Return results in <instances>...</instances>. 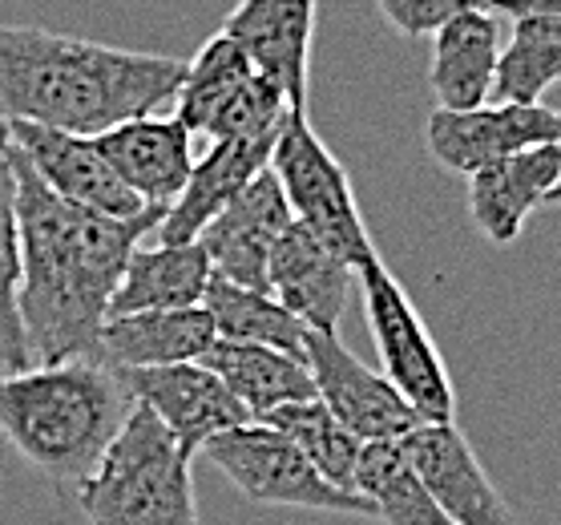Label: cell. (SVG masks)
<instances>
[{
  "label": "cell",
  "mask_w": 561,
  "mask_h": 525,
  "mask_svg": "<svg viewBox=\"0 0 561 525\" xmlns=\"http://www.w3.org/2000/svg\"><path fill=\"white\" fill-rule=\"evenodd\" d=\"M16 179V227H21V292L16 308L25 323L33 364L98 356V335L110 320V299L126 271L129 251L153 235L167 206H146L134 218H110L65 203L33 174L9 141Z\"/></svg>",
  "instance_id": "1"
},
{
  "label": "cell",
  "mask_w": 561,
  "mask_h": 525,
  "mask_svg": "<svg viewBox=\"0 0 561 525\" xmlns=\"http://www.w3.org/2000/svg\"><path fill=\"white\" fill-rule=\"evenodd\" d=\"M186 61L69 37L37 25H0V117L102 134L174 102Z\"/></svg>",
  "instance_id": "2"
},
{
  "label": "cell",
  "mask_w": 561,
  "mask_h": 525,
  "mask_svg": "<svg viewBox=\"0 0 561 525\" xmlns=\"http://www.w3.org/2000/svg\"><path fill=\"white\" fill-rule=\"evenodd\" d=\"M134 397L102 356L0 376V433L57 486H81L122 433Z\"/></svg>",
  "instance_id": "3"
},
{
  "label": "cell",
  "mask_w": 561,
  "mask_h": 525,
  "mask_svg": "<svg viewBox=\"0 0 561 525\" xmlns=\"http://www.w3.org/2000/svg\"><path fill=\"white\" fill-rule=\"evenodd\" d=\"M77 501L90 525H203L191 457L138 400Z\"/></svg>",
  "instance_id": "4"
},
{
  "label": "cell",
  "mask_w": 561,
  "mask_h": 525,
  "mask_svg": "<svg viewBox=\"0 0 561 525\" xmlns=\"http://www.w3.org/2000/svg\"><path fill=\"white\" fill-rule=\"evenodd\" d=\"M271 170L287 194L295 222H304L307 231L319 235L335 255L347 259L352 267H364L368 259L380 255L368 235V222L359 215L347 167L307 122V110L287 114L275 150H271Z\"/></svg>",
  "instance_id": "5"
},
{
  "label": "cell",
  "mask_w": 561,
  "mask_h": 525,
  "mask_svg": "<svg viewBox=\"0 0 561 525\" xmlns=\"http://www.w3.org/2000/svg\"><path fill=\"white\" fill-rule=\"evenodd\" d=\"M356 287L364 292V311H368L383 376L392 380V388L409 400L424 424H448L457 416V388H453L445 356L409 292L383 267L380 255L356 267Z\"/></svg>",
  "instance_id": "6"
},
{
  "label": "cell",
  "mask_w": 561,
  "mask_h": 525,
  "mask_svg": "<svg viewBox=\"0 0 561 525\" xmlns=\"http://www.w3.org/2000/svg\"><path fill=\"white\" fill-rule=\"evenodd\" d=\"M210 465L247 501L271 510H311L340 517H371V505L352 489L332 486L304 453L263 421H243L206 441Z\"/></svg>",
  "instance_id": "7"
},
{
  "label": "cell",
  "mask_w": 561,
  "mask_h": 525,
  "mask_svg": "<svg viewBox=\"0 0 561 525\" xmlns=\"http://www.w3.org/2000/svg\"><path fill=\"white\" fill-rule=\"evenodd\" d=\"M304 359L316 380V397L359 445L364 441H400L416 424H424L409 400L392 388V380L383 372L368 368L335 332H307Z\"/></svg>",
  "instance_id": "8"
},
{
  "label": "cell",
  "mask_w": 561,
  "mask_h": 525,
  "mask_svg": "<svg viewBox=\"0 0 561 525\" xmlns=\"http://www.w3.org/2000/svg\"><path fill=\"white\" fill-rule=\"evenodd\" d=\"M129 397L167 424V433L179 441V448L194 461V453H203L206 441L227 433L234 424L251 421L247 409L230 397L227 385L215 372L186 359V364H158V368H117Z\"/></svg>",
  "instance_id": "9"
},
{
  "label": "cell",
  "mask_w": 561,
  "mask_h": 525,
  "mask_svg": "<svg viewBox=\"0 0 561 525\" xmlns=\"http://www.w3.org/2000/svg\"><path fill=\"white\" fill-rule=\"evenodd\" d=\"M561 138V114L549 105H477V110H433L424 146L440 167L472 174L501 158Z\"/></svg>",
  "instance_id": "10"
},
{
  "label": "cell",
  "mask_w": 561,
  "mask_h": 525,
  "mask_svg": "<svg viewBox=\"0 0 561 525\" xmlns=\"http://www.w3.org/2000/svg\"><path fill=\"white\" fill-rule=\"evenodd\" d=\"M291 222L295 215L287 206V194H283L275 170L267 167L206 222L198 247L206 251L215 275L239 283V287H251V292H267L271 251Z\"/></svg>",
  "instance_id": "11"
},
{
  "label": "cell",
  "mask_w": 561,
  "mask_h": 525,
  "mask_svg": "<svg viewBox=\"0 0 561 525\" xmlns=\"http://www.w3.org/2000/svg\"><path fill=\"white\" fill-rule=\"evenodd\" d=\"M9 141L33 167V174L53 194H61L65 203L110 218H134L150 206L117 179L102 150L85 134H65V129L33 126V122H9Z\"/></svg>",
  "instance_id": "12"
},
{
  "label": "cell",
  "mask_w": 561,
  "mask_h": 525,
  "mask_svg": "<svg viewBox=\"0 0 561 525\" xmlns=\"http://www.w3.org/2000/svg\"><path fill=\"white\" fill-rule=\"evenodd\" d=\"M400 448L453 525H517L510 501L501 498L469 436L453 421L416 424L409 436H400Z\"/></svg>",
  "instance_id": "13"
},
{
  "label": "cell",
  "mask_w": 561,
  "mask_h": 525,
  "mask_svg": "<svg viewBox=\"0 0 561 525\" xmlns=\"http://www.w3.org/2000/svg\"><path fill=\"white\" fill-rule=\"evenodd\" d=\"M356 287V267L304 222H291L271 251L267 292L311 332H335Z\"/></svg>",
  "instance_id": "14"
},
{
  "label": "cell",
  "mask_w": 561,
  "mask_h": 525,
  "mask_svg": "<svg viewBox=\"0 0 561 525\" xmlns=\"http://www.w3.org/2000/svg\"><path fill=\"white\" fill-rule=\"evenodd\" d=\"M316 4L319 0H239V9L222 21V33L279 85L291 110H307Z\"/></svg>",
  "instance_id": "15"
},
{
  "label": "cell",
  "mask_w": 561,
  "mask_h": 525,
  "mask_svg": "<svg viewBox=\"0 0 561 525\" xmlns=\"http://www.w3.org/2000/svg\"><path fill=\"white\" fill-rule=\"evenodd\" d=\"M191 138L194 134L179 117L146 114L93 134V146L141 203L170 206L194 170Z\"/></svg>",
  "instance_id": "16"
},
{
  "label": "cell",
  "mask_w": 561,
  "mask_h": 525,
  "mask_svg": "<svg viewBox=\"0 0 561 525\" xmlns=\"http://www.w3.org/2000/svg\"><path fill=\"white\" fill-rule=\"evenodd\" d=\"M561 182V138L489 162L469 174V215L493 247H510Z\"/></svg>",
  "instance_id": "17"
},
{
  "label": "cell",
  "mask_w": 561,
  "mask_h": 525,
  "mask_svg": "<svg viewBox=\"0 0 561 525\" xmlns=\"http://www.w3.org/2000/svg\"><path fill=\"white\" fill-rule=\"evenodd\" d=\"M279 134H259V138H215L203 162H194L191 179L179 191V198L162 210L153 239L158 243H198V235L222 206L243 191L247 182L259 179L271 167Z\"/></svg>",
  "instance_id": "18"
},
{
  "label": "cell",
  "mask_w": 561,
  "mask_h": 525,
  "mask_svg": "<svg viewBox=\"0 0 561 525\" xmlns=\"http://www.w3.org/2000/svg\"><path fill=\"white\" fill-rule=\"evenodd\" d=\"M501 16L489 9L453 16L433 33V65L428 85L436 93V110H477L493 98L501 57Z\"/></svg>",
  "instance_id": "19"
},
{
  "label": "cell",
  "mask_w": 561,
  "mask_h": 525,
  "mask_svg": "<svg viewBox=\"0 0 561 525\" xmlns=\"http://www.w3.org/2000/svg\"><path fill=\"white\" fill-rule=\"evenodd\" d=\"M215 344V323L203 308L129 311L110 316L98 335V356L114 368H158L203 359Z\"/></svg>",
  "instance_id": "20"
},
{
  "label": "cell",
  "mask_w": 561,
  "mask_h": 525,
  "mask_svg": "<svg viewBox=\"0 0 561 525\" xmlns=\"http://www.w3.org/2000/svg\"><path fill=\"white\" fill-rule=\"evenodd\" d=\"M206 283H210V259L198 243H138L114 287L110 316L198 308Z\"/></svg>",
  "instance_id": "21"
},
{
  "label": "cell",
  "mask_w": 561,
  "mask_h": 525,
  "mask_svg": "<svg viewBox=\"0 0 561 525\" xmlns=\"http://www.w3.org/2000/svg\"><path fill=\"white\" fill-rule=\"evenodd\" d=\"M198 364L215 372L230 397L247 409L251 421L267 416L279 404L316 397V380L307 372V359L287 356L279 347L239 344V340H218L215 335V344L206 347V356Z\"/></svg>",
  "instance_id": "22"
},
{
  "label": "cell",
  "mask_w": 561,
  "mask_h": 525,
  "mask_svg": "<svg viewBox=\"0 0 561 525\" xmlns=\"http://www.w3.org/2000/svg\"><path fill=\"white\" fill-rule=\"evenodd\" d=\"M352 489L383 525H453L409 465L400 441H364Z\"/></svg>",
  "instance_id": "23"
},
{
  "label": "cell",
  "mask_w": 561,
  "mask_h": 525,
  "mask_svg": "<svg viewBox=\"0 0 561 525\" xmlns=\"http://www.w3.org/2000/svg\"><path fill=\"white\" fill-rule=\"evenodd\" d=\"M198 308L210 316L218 340L279 347V352H287V356L304 359V344H307V332H311V328H304V323L295 320L275 295L239 287V283H230L210 271V283H206L203 304H198Z\"/></svg>",
  "instance_id": "24"
},
{
  "label": "cell",
  "mask_w": 561,
  "mask_h": 525,
  "mask_svg": "<svg viewBox=\"0 0 561 525\" xmlns=\"http://www.w3.org/2000/svg\"><path fill=\"white\" fill-rule=\"evenodd\" d=\"M561 81V16H513L501 45L493 98L537 105Z\"/></svg>",
  "instance_id": "25"
},
{
  "label": "cell",
  "mask_w": 561,
  "mask_h": 525,
  "mask_svg": "<svg viewBox=\"0 0 561 525\" xmlns=\"http://www.w3.org/2000/svg\"><path fill=\"white\" fill-rule=\"evenodd\" d=\"M259 421L287 436L332 486L352 489V481H356V461H359V441L335 421L319 397L279 404V409H271L267 416H259ZM352 493H356V489H352Z\"/></svg>",
  "instance_id": "26"
},
{
  "label": "cell",
  "mask_w": 561,
  "mask_h": 525,
  "mask_svg": "<svg viewBox=\"0 0 561 525\" xmlns=\"http://www.w3.org/2000/svg\"><path fill=\"white\" fill-rule=\"evenodd\" d=\"M255 73H259L255 61L227 33H215L198 49V57L186 61V78H182L179 93H174V105H179L174 117L191 134H203L210 126V117L218 114V105L227 102L247 78H255Z\"/></svg>",
  "instance_id": "27"
},
{
  "label": "cell",
  "mask_w": 561,
  "mask_h": 525,
  "mask_svg": "<svg viewBox=\"0 0 561 525\" xmlns=\"http://www.w3.org/2000/svg\"><path fill=\"white\" fill-rule=\"evenodd\" d=\"M16 292H21V227H16V179L4 150L0 158V376L33 364Z\"/></svg>",
  "instance_id": "28"
},
{
  "label": "cell",
  "mask_w": 561,
  "mask_h": 525,
  "mask_svg": "<svg viewBox=\"0 0 561 525\" xmlns=\"http://www.w3.org/2000/svg\"><path fill=\"white\" fill-rule=\"evenodd\" d=\"M383 21L404 37H433L453 16L489 9V0H376Z\"/></svg>",
  "instance_id": "29"
},
{
  "label": "cell",
  "mask_w": 561,
  "mask_h": 525,
  "mask_svg": "<svg viewBox=\"0 0 561 525\" xmlns=\"http://www.w3.org/2000/svg\"><path fill=\"white\" fill-rule=\"evenodd\" d=\"M489 13L505 16H561V0H489Z\"/></svg>",
  "instance_id": "30"
},
{
  "label": "cell",
  "mask_w": 561,
  "mask_h": 525,
  "mask_svg": "<svg viewBox=\"0 0 561 525\" xmlns=\"http://www.w3.org/2000/svg\"><path fill=\"white\" fill-rule=\"evenodd\" d=\"M4 150H9V122L0 117V158H4Z\"/></svg>",
  "instance_id": "31"
},
{
  "label": "cell",
  "mask_w": 561,
  "mask_h": 525,
  "mask_svg": "<svg viewBox=\"0 0 561 525\" xmlns=\"http://www.w3.org/2000/svg\"><path fill=\"white\" fill-rule=\"evenodd\" d=\"M558 114H561V110H558ZM549 203H558V206H561V182L553 186V194H549Z\"/></svg>",
  "instance_id": "32"
}]
</instances>
